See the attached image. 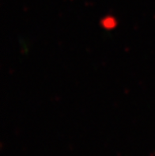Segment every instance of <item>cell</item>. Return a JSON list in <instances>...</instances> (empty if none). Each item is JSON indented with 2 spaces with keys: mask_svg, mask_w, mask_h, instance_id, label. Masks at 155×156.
I'll list each match as a JSON object with an SVG mask.
<instances>
[]
</instances>
